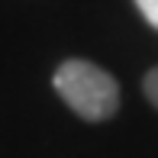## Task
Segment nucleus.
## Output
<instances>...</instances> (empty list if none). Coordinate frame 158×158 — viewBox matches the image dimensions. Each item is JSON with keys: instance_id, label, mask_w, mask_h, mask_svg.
<instances>
[{"instance_id": "nucleus-3", "label": "nucleus", "mask_w": 158, "mask_h": 158, "mask_svg": "<svg viewBox=\"0 0 158 158\" xmlns=\"http://www.w3.org/2000/svg\"><path fill=\"white\" fill-rule=\"evenodd\" d=\"M142 87H145V94H148V100L158 106V68H152L145 74V81H142Z\"/></svg>"}, {"instance_id": "nucleus-1", "label": "nucleus", "mask_w": 158, "mask_h": 158, "mask_svg": "<svg viewBox=\"0 0 158 158\" xmlns=\"http://www.w3.org/2000/svg\"><path fill=\"white\" fill-rule=\"evenodd\" d=\"M52 84L58 90V97L81 119L100 123L119 110V84L113 81V74H106L94 61H81V58L61 61Z\"/></svg>"}, {"instance_id": "nucleus-2", "label": "nucleus", "mask_w": 158, "mask_h": 158, "mask_svg": "<svg viewBox=\"0 0 158 158\" xmlns=\"http://www.w3.org/2000/svg\"><path fill=\"white\" fill-rule=\"evenodd\" d=\"M135 6H139V13L158 29V0H135Z\"/></svg>"}]
</instances>
